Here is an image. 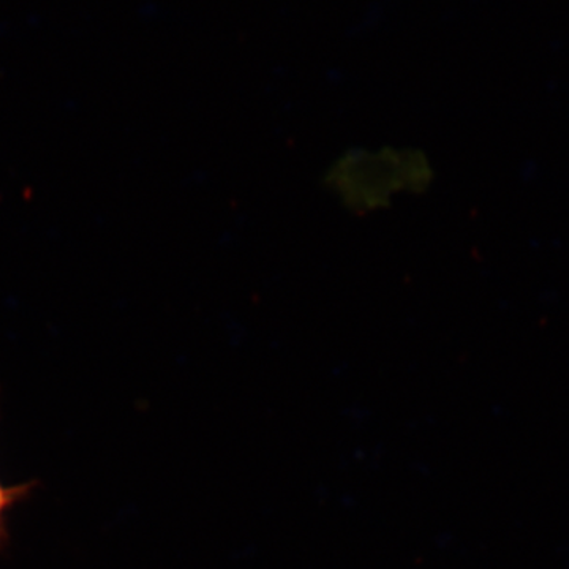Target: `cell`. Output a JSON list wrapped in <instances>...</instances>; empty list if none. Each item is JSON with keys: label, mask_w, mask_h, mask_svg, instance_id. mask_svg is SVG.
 <instances>
[{"label": "cell", "mask_w": 569, "mask_h": 569, "mask_svg": "<svg viewBox=\"0 0 569 569\" xmlns=\"http://www.w3.org/2000/svg\"><path fill=\"white\" fill-rule=\"evenodd\" d=\"M31 486H6L0 481V542L6 537V518L7 512L10 511L21 498H24L26 493L29 492Z\"/></svg>", "instance_id": "cell-1"}]
</instances>
